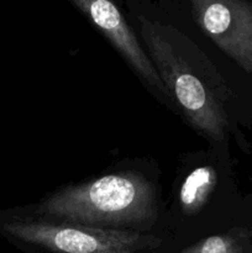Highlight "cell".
<instances>
[{
	"label": "cell",
	"mask_w": 252,
	"mask_h": 253,
	"mask_svg": "<svg viewBox=\"0 0 252 253\" xmlns=\"http://www.w3.org/2000/svg\"><path fill=\"white\" fill-rule=\"evenodd\" d=\"M36 214L88 226H147L157 217L153 185L135 173L104 175L66 188L39 204Z\"/></svg>",
	"instance_id": "6da1fadb"
},
{
	"label": "cell",
	"mask_w": 252,
	"mask_h": 253,
	"mask_svg": "<svg viewBox=\"0 0 252 253\" xmlns=\"http://www.w3.org/2000/svg\"><path fill=\"white\" fill-rule=\"evenodd\" d=\"M0 234L53 253H137L157 249L162 240L130 230L66 222L29 221L0 212Z\"/></svg>",
	"instance_id": "7a4b0ae2"
},
{
	"label": "cell",
	"mask_w": 252,
	"mask_h": 253,
	"mask_svg": "<svg viewBox=\"0 0 252 253\" xmlns=\"http://www.w3.org/2000/svg\"><path fill=\"white\" fill-rule=\"evenodd\" d=\"M141 36L148 47L161 79L172 91L190 124L215 141H221L227 127L224 110L207 86L190 72L166 39L165 27L140 17Z\"/></svg>",
	"instance_id": "3957f363"
},
{
	"label": "cell",
	"mask_w": 252,
	"mask_h": 253,
	"mask_svg": "<svg viewBox=\"0 0 252 253\" xmlns=\"http://www.w3.org/2000/svg\"><path fill=\"white\" fill-rule=\"evenodd\" d=\"M194 19L205 35L252 73V4L247 0H192Z\"/></svg>",
	"instance_id": "277c9868"
},
{
	"label": "cell",
	"mask_w": 252,
	"mask_h": 253,
	"mask_svg": "<svg viewBox=\"0 0 252 253\" xmlns=\"http://www.w3.org/2000/svg\"><path fill=\"white\" fill-rule=\"evenodd\" d=\"M77 7L110 40L126 61L148 84L169 95L157 69L141 47L137 37L111 0H72Z\"/></svg>",
	"instance_id": "5b68a950"
},
{
	"label": "cell",
	"mask_w": 252,
	"mask_h": 253,
	"mask_svg": "<svg viewBox=\"0 0 252 253\" xmlns=\"http://www.w3.org/2000/svg\"><path fill=\"white\" fill-rule=\"evenodd\" d=\"M216 184V174L210 167H200L193 170L184 180L180 189V204L187 215L197 214L207 202L209 193Z\"/></svg>",
	"instance_id": "8992f818"
},
{
	"label": "cell",
	"mask_w": 252,
	"mask_h": 253,
	"mask_svg": "<svg viewBox=\"0 0 252 253\" xmlns=\"http://www.w3.org/2000/svg\"><path fill=\"white\" fill-rule=\"evenodd\" d=\"M180 253H252V244L250 235L240 230L210 236Z\"/></svg>",
	"instance_id": "52a82bcc"
}]
</instances>
